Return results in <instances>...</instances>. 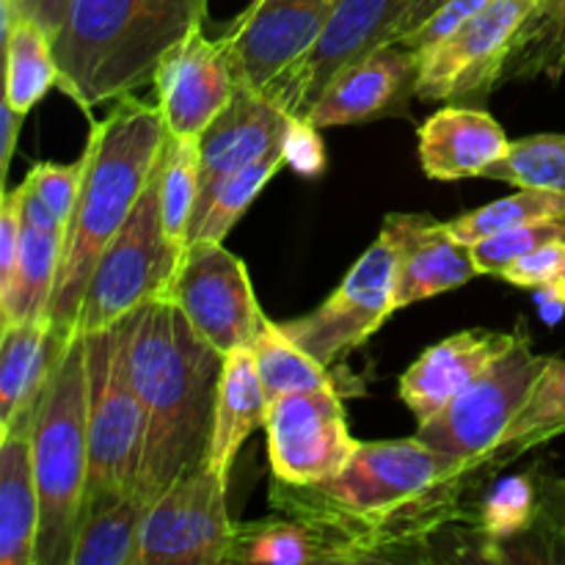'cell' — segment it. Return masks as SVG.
<instances>
[{
    "label": "cell",
    "mask_w": 565,
    "mask_h": 565,
    "mask_svg": "<svg viewBox=\"0 0 565 565\" xmlns=\"http://www.w3.org/2000/svg\"><path fill=\"white\" fill-rule=\"evenodd\" d=\"M268 397L259 381L257 362L252 348H237L224 356L218 397H215L213 439H210L207 463L230 480L235 458L248 436L257 428H265L268 419Z\"/></svg>",
    "instance_id": "cb8c5ba5"
},
{
    "label": "cell",
    "mask_w": 565,
    "mask_h": 565,
    "mask_svg": "<svg viewBox=\"0 0 565 565\" xmlns=\"http://www.w3.org/2000/svg\"><path fill=\"white\" fill-rule=\"evenodd\" d=\"M130 370L143 406L136 494L152 505L207 461L224 353L188 323L171 298H158L132 312Z\"/></svg>",
    "instance_id": "6da1fadb"
},
{
    "label": "cell",
    "mask_w": 565,
    "mask_h": 565,
    "mask_svg": "<svg viewBox=\"0 0 565 565\" xmlns=\"http://www.w3.org/2000/svg\"><path fill=\"white\" fill-rule=\"evenodd\" d=\"M519 334L489 329H469L430 345L403 373L397 395L414 414L417 425L428 423L447 408V403L467 390L483 370L516 345Z\"/></svg>",
    "instance_id": "ffe728a7"
},
{
    "label": "cell",
    "mask_w": 565,
    "mask_h": 565,
    "mask_svg": "<svg viewBox=\"0 0 565 565\" xmlns=\"http://www.w3.org/2000/svg\"><path fill=\"white\" fill-rule=\"evenodd\" d=\"M270 469L276 480L315 486L351 463L359 441L348 430L337 386L290 392L268 406L265 419Z\"/></svg>",
    "instance_id": "4fadbf2b"
},
{
    "label": "cell",
    "mask_w": 565,
    "mask_h": 565,
    "mask_svg": "<svg viewBox=\"0 0 565 565\" xmlns=\"http://www.w3.org/2000/svg\"><path fill=\"white\" fill-rule=\"evenodd\" d=\"M491 3H494V0H447L428 22H423L417 31L408 33L406 39H401V44L414 47L419 55H425L428 50H434L441 39L450 36L452 31H458L463 22L472 20L475 14H480V11Z\"/></svg>",
    "instance_id": "ab89813d"
},
{
    "label": "cell",
    "mask_w": 565,
    "mask_h": 565,
    "mask_svg": "<svg viewBox=\"0 0 565 565\" xmlns=\"http://www.w3.org/2000/svg\"><path fill=\"white\" fill-rule=\"evenodd\" d=\"M483 177L511 182L516 188L565 193V136L544 132L511 141L505 158L491 163Z\"/></svg>",
    "instance_id": "e575fe53"
},
{
    "label": "cell",
    "mask_w": 565,
    "mask_h": 565,
    "mask_svg": "<svg viewBox=\"0 0 565 565\" xmlns=\"http://www.w3.org/2000/svg\"><path fill=\"white\" fill-rule=\"evenodd\" d=\"M83 169H86V160L81 154L75 163H36L25 174L28 185L39 193V199L47 204L50 213L61 221L64 230L75 213L77 196H81Z\"/></svg>",
    "instance_id": "f35d334b"
},
{
    "label": "cell",
    "mask_w": 565,
    "mask_h": 565,
    "mask_svg": "<svg viewBox=\"0 0 565 565\" xmlns=\"http://www.w3.org/2000/svg\"><path fill=\"white\" fill-rule=\"evenodd\" d=\"M552 218H565V193L522 188L513 196L497 199V202L486 204V207H478L472 213H463L458 218L447 221V226H450V232L458 241L475 246L478 241L500 235V232L519 230V226Z\"/></svg>",
    "instance_id": "836d02e7"
},
{
    "label": "cell",
    "mask_w": 565,
    "mask_h": 565,
    "mask_svg": "<svg viewBox=\"0 0 565 565\" xmlns=\"http://www.w3.org/2000/svg\"><path fill=\"white\" fill-rule=\"evenodd\" d=\"M226 563L246 565H329V552L312 527L290 513L237 524Z\"/></svg>",
    "instance_id": "4316f807"
},
{
    "label": "cell",
    "mask_w": 565,
    "mask_h": 565,
    "mask_svg": "<svg viewBox=\"0 0 565 565\" xmlns=\"http://www.w3.org/2000/svg\"><path fill=\"white\" fill-rule=\"evenodd\" d=\"M561 434H565V359H550L527 406L513 419L500 447L491 452V461L502 467L511 458L522 456V452L533 450V447L544 445Z\"/></svg>",
    "instance_id": "1f68e13d"
},
{
    "label": "cell",
    "mask_w": 565,
    "mask_h": 565,
    "mask_svg": "<svg viewBox=\"0 0 565 565\" xmlns=\"http://www.w3.org/2000/svg\"><path fill=\"white\" fill-rule=\"evenodd\" d=\"M296 121V116L281 108L270 94L237 81L230 105L199 136L202 177H199L196 207L215 191L221 180L281 147L290 138Z\"/></svg>",
    "instance_id": "ac0fdd59"
},
{
    "label": "cell",
    "mask_w": 565,
    "mask_h": 565,
    "mask_svg": "<svg viewBox=\"0 0 565 565\" xmlns=\"http://www.w3.org/2000/svg\"><path fill=\"white\" fill-rule=\"evenodd\" d=\"M397 246L381 226L373 246L353 263L334 292L309 315L281 323V329L326 367L345 359L386 323L395 307Z\"/></svg>",
    "instance_id": "9c48e42d"
},
{
    "label": "cell",
    "mask_w": 565,
    "mask_h": 565,
    "mask_svg": "<svg viewBox=\"0 0 565 565\" xmlns=\"http://www.w3.org/2000/svg\"><path fill=\"white\" fill-rule=\"evenodd\" d=\"M132 312L86 334L88 381V489L86 508L136 494L143 458V406L130 370Z\"/></svg>",
    "instance_id": "5b68a950"
},
{
    "label": "cell",
    "mask_w": 565,
    "mask_h": 565,
    "mask_svg": "<svg viewBox=\"0 0 565 565\" xmlns=\"http://www.w3.org/2000/svg\"><path fill=\"white\" fill-rule=\"evenodd\" d=\"M166 127L158 103L121 97L103 121H94L83 149V185L64 232L50 326L61 342L77 329L83 298L97 259L127 224L163 158Z\"/></svg>",
    "instance_id": "7a4b0ae2"
},
{
    "label": "cell",
    "mask_w": 565,
    "mask_h": 565,
    "mask_svg": "<svg viewBox=\"0 0 565 565\" xmlns=\"http://www.w3.org/2000/svg\"><path fill=\"white\" fill-rule=\"evenodd\" d=\"M64 230L31 224L22 218V246L14 281L0 296V323H36L50 320L55 281L61 268Z\"/></svg>",
    "instance_id": "d4e9b609"
},
{
    "label": "cell",
    "mask_w": 565,
    "mask_h": 565,
    "mask_svg": "<svg viewBox=\"0 0 565 565\" xmlns=\"http://www.w3.org/2000/svg\"><path fill=\"white\" fill-rule=\"evenodd\" d=\"M423 55L401 42L384 44L353 61L329 83L307 121L323 127H351L386 116L406 114L417 97V81Z\"/></svg>",
    "instance_id": "e0dca14e"
},
{
    "label": "cell",
    "mask_w": 565,
    "mask_h": 565,
    "mask_svg": "<svg viewBox=\"0 0 565 565\" xmlns=\"http://www.w3.org/2000/svg\"><path fill=\"white\" fill-rule=\"evenodd\" d=\"M478 463L441 456L419 436L395 441H359L351 463L337 478L292 486L301 500L359 519H379Z\"/></svg>",
    "instance_id": "ba28073f"
},
{
    "label": "cell",
    "mask_w": 565,
    "mask_h": 565,
    "mask_svg": "<svg viewBox=\"0 0 565 565\" xmlns=\"http://www.w3.org/2000/svg\"><path fill=\"white\" fill-rule=\"evenodd\" d=\"M334 0H254L232 36L237 81L268 94L315 50Z\"/></svg>",
    "instance_id": "9a60e30c"
},
{
    "label": "cell",
    "mask_w": 565,
    "mask_h": 565,
    "mask_svg": "<svg viewBox=\"0 0 565 565\" xmlns=\"http://www.w3.org/2000/svg\"><path fill=\"white\" fill-rule=\"evenodd\" d=\"M22 119H25V116H20L9 103H3V125H0L3 127V138H0V149H3V158H0V174H3V180L9 177L11 154H14L17 149V136H20L22 130Z\"/></svg>",
    "instance_id": "ee69618b"
},
{
    "label": "cell",
    "mask_w": 565,
    "mask_h": 565,
    "mask_svg": "<svg viewBox=\"0 0 565 565\" xmlns=\"http://www.w3.org/2000/svg\"><path fill=\"white\" fill-rule=\"evenodd\" d=\"M166 298L224 356L252 348L268 320L254 296L246 263L215 241L191 243L182 252Z\"/></svg>",
    "instance_id": "8fae6325"
},
{
    "label": "cell",
    "mask_w": 565,
    "mask_h": 565,
    "mask_svg": "<svg viewBox=\"0 0 565 565\" xmlns=\"http://www.w3.org/2000/svg\"><path fill=\"white\" fill-rule=\"evenodd\" d=\"M252 351L268 403L279 401V397L290 395V392L337 386L329 367H326L323 362H318L309 351H303V348L281 329V323H274L270 318L265 320V329L259 331Z\"/></svg>",
    "instance_id": "f546056e"
},
{
    "label": "cell",
    "mask_w": 565,
    "mask_h": 565,
    "mask_svg": "<svg viewBox=\"0 0 565 565\" xmlns=\"http://www.w3.org/2000/svg\"><path fill=\"white\" fill-rule=\"evenodd\" d=\"M318 127L307 119H298L292 127L290 138H287V163L296 166L301 174H320L326 158H323V143L315 136Z\"/></svg>",
    "instance_id": "7bdbcfd3"
},
{
    "label": "cell",
    "mask_w": 565,
    "mask_h": 565,
    "mask_svg": "<svg viewBox=\"0 0 565 565\" xmlns=\"http://www.w3.org/2000/svg\"><path fill=\"white\" fill-rule=\"evenodd\" d=\"M508 285L535 290L544 303L565 307V241H552L500 274Z\"/></svg>",
    "instance_id": "74e56055"
},
{
    "label": "cell",
    "mask_w": 565,
    "mask_h": 565,
    "mask_svg": "<svg viewBox=\"0 0 565 565\" xmlns=\"http://www.w3.org/2000/svg\"><path fill=\"white\" fill-rule=\"evenodd\" d=\"M539 508V494L530 475L508 478L486 497L483 513H480V533H483V552L480 557L491 561V552L497 546L508 544L516 535L527 533L530 522Z\"/></svg>",
    "instance_id": "d590c367"
},
{
    "label": "cell",
    "mask_w": 565,
    "mask_h": 565,
    "mask_svg": "<svg viewBox=\"0 0 565 565\" xmlns=\"http://www.w3.org/2000/svg\"><path fill=\"white\" fill-rule=\"evenodd\" d=\"M147 508L138 494L86 508L70 565H138V535Z\"/></svg>",
    "instance_id": "484cf974"
},
{
    "label": "cell",
    "mask_w": 565,
    "mask_h": 565,
    "mask_svg": "<svg viewBox=\"0 0 565 565\" xmlns=\"http://www.w3.org/2000/svg\"><path fill=\"white\" fill-rule=\"evenodd\" d=\"M384 230L397 246V309L458 290L478 276L472 246L458 241L447 221L441 224L425 213H392L384 218Z\"/></svg>",
    "instance_id": "d6986e66"
},
{
    "label": "cell",
    "mask_w": 565,
    "mask_h": 565,
    "mask_svg": "<svg viewBox=\"0 0 565 565\" xmlns=\"http://www.w3.org/2000/svg\"><path fill=\"white\" fill-rule=\"evenodd\" d=\"M33 417L0 434V565H36L42 505L33 467Z\"/></svg>",
    "instance_id": "7402d4cb"
},
{
    "label": "cell",
    "mask_w": 565,
    "mask_h": 565,
    "mask_svg": "<svg viewBox=\"0 0 565 565\" xmlns=\"http://www.w3.org/2000/svg\"><path fill=\"white\" fill-rule=\"evenodd\" d=\"M88 342L83 331H75L55 359L33 417V467L42 505L36 565H70L88 489Z\"/></svg>",
    "instance_id": "277c9868"
},
{
    "label": "cell",
    "mask_w": 565,
    "mask_h": 565,
    "mask_svg": "<svg viewBox=\"0 0 565 565\" xmlns=\"http://www.w3.org/2000/svg\"><path fill=\"white\" fill-rule=\"evenodd\" d=\"M565 72V0H539L519 31L505 81H561ZM502 81V83H505Z\"/></svg>",
    "instance_id": "d6a6232c"
},
{
    "label": "cell",
    "mask_w": 565,
    "mask_h": 565,
    "mask_svg": "<svg viewBox=\"0 0 565 565\" xmlns=\"http://www.w3.org/2000/svg\"><path fill=\"white\" fill-rule=\"evenodd\" d=\"M226 483L207 461L171 483L143 516L138 565L226 563L237 524L226 508Z\"/></svg>",
    "instance_id": "30bf717a"
},
{
    "label": "cell",
    "mask_w": 565,
    "mask_h": 565,
    "mask_svg": "<svg viewBox=\"0 0 565 565\" xmlns=\"http://www.w3.org/2000/svg\"><path fill=\"white\" fill-rule=\"evenodd\" d=\"M235 88L232 36L207 39L204 28L188 33L154 75L158 105L171 136H202L230 105Z\"/></svg>",
    "instance_id": "2e32d148"
},
{
    "label": "cell",
    "mask_w": 565,
    "mask_h": 565,
    "mask_svg": "<svg viewBox=\"0 0 565 565\" xmlns=\"http://www.w3.org/2000/svg\"><path fill=\"white\" fill-rule=\"evenodd\" d=\"M412 3L414 0H334L329 25L312 53L268 94L296 119H307L320 94L345 66L395 42Z\"/></svg>",
    "instance_id": "5bb4252c"
},
{
    "label": "cell",
    "mask_w": 565,
    "mask_h": 565,
    "mask_svg": "<svg viewBox=\"0 0 565 565\" xmlns=\"http://www.w3.org/2000/svg\"><path fill=\"white\" fill-rule=\"evenodd\" d=\"M539 0H494L423 55L417 97L428 103L486 97L505 81L519 31Z\"/></svg>",
    "instance_id": "7c38bea8"
},
{
    "label": "cell",
    "mask_w": 565,
    "mask_h": 565,
    "mask_svg": "<svg viewBox=\"0 0 565 565\" xmlns=\"http://www.w3.org/2000/svg\"><path fill=\"white\" fill-rule=\"evenodd\" d=\"M546 364L550 356H539L527 337L519 334L516 345L458 392L445 412L417 425V436L452 461H489L527 406Z\"/></svg>",
    "instance_id": "52a82bcc"
},
{
    "label": "cell",
    "mask_w": 565,
    "mask_h": 565,
    "mask_svg": "<svg viewBox=\"0 0 565 565\" xmlns=\"http://www.w3.org/2000/svg\"><path fill=\"white\" fill-rule=\"evenodd\" d=\"M6 42V99L20 116L61 83L53 39L31 20H17L3 33Z\"/></svg>",
    "instance_id": "f1b7e54d"
},
{
    "label": "cell",
    "mask_w": 565,
    "mask_h": 565,
    "mask_svg": "<svg viewBox=\"0 0 565 565\" xmlns=\"http://www.w3.org/2000/svg\"><path fill=\"white\" fill-rule=\"evenodd\" d=\"M552 241H565V218L539 221V224H527L519 226V230H508L500 232V235L486 237V241L475 243L472 257L475 265H478V274L500 276L508 265L527 257L530 252Z\"/></svg>",
    "instance_id": "8d00e7d4"
},
{
    "label": "cell",
    "mask_w": 565,
    "mask_h": 565,
    "mask_svg": "<svg viewBox=\"0 0 565 565\" xmlns=\"http://www.w3.org/2000/svg\"><path fill=\"white\" fill-rule=\"evenodd\" d=\"M64 342L53 334L50 320L3 326L0 337V434L36 414Z\"/></svg>",
    "instance_id": "603a6c76"
},
{
    "label": "cell",
    "mask_w": 565,
    "mask_h": 565,
    "mask_svg": "<svg viewBox=\"0 0 565 565\" xmlns=\"http://www.w3.org/2000/svg\"><path fill=\"white\" fill-rule=\"evenodd\" d=\"M199 177H202V143L199 136H166L163 158L158 166L160 215L169 241L185 252L188 226L199 199Z\"/></svg>",
    "instance_id": "4dcf8cb0"
},
{
    "label": "cell",
    "mask_w": 565,
    "mask_h": 565,
    "mask_svg": "<svg viewBox=\"0 0 565 565\" xmlns=\"http://www.w3.org/2000/svg\"><path fill=\"white\" fill-rule=\"evenodd\" d=\"M180 257L182 252L166 235L158 180L152 177L127 224L97 259L75 331H103L143 303L169 296Z\"/></svg>",
    "instance_id": "8992f818"
},
{
    "label": "cell",
    "mask_w": 565,
    "mask_h": 565,
    "mask_svg": "<svg viewBox=\"0 0 565 565\" xmlns=\"http://www.w3.org/2000/svg\"><path fill=\"white\" fill-rule=\"evenodd\" d=\"M22 246V185L0 196V296L11 287Z\"/></svg>",
    "instance_id": "60d3db41"
},
{
    "label": "cell",
    "mask_w": 565,
    "mask_h": 565,
    "mask_svg": "<svg viewBox=\"0 0 565 565\" xmlns=\"http://www.w3.org/2000/svg\"><path fill=\"white\" fill-rule=\"evenodd\" d=\"M417 152L430 180L456 182L483 177L491 163L505 158L508 141L500 121L480 108L445 105L417 132Z\"/></svg>",
    "instance_id": "44dd1931"
},
{
    "label": "cell",
    "mask_w": 565,
    "mask_h": 565,
    "mask_svg": "<svg viewBox=\"0 0 565 565\" xmlns=\"http://www.w3.org/2000/svg\"><path fill=\"white\" fill-rule=\"evenodd\" d=\"M445 3L447 0H414L412 9H408V14H406V20H403L401 31H397L395 42H401V39L408 36V33L417 31V28L423 25V22H428L430 17H434Z\"/></svg>",
    "instance_id": "f6af8a7d"
},
{
    "label": "cell",
    "mask_w": 565,
    "mask_h": 565,
    "mask_svg": "<svg viewBox=\"0 0 565 565\" xmlns=\"http://www.w3.org/2000/svg\"><path fill=\"white\" fill-rule=\"evenodd\" d=\"M72 3L75 0H0V9H3V33L22 17V20L36 22L50 39H55L61 28H64L66 17H70Z\"/></svg>",
    "instance_id": "b9f144b4"
},
{
    "label": "cell",
    "mask_w": 565,
    "mask_h": 565,
    "mask_svg": "<svg viewBox=\"0 0 565 565\" xmlns=\"http://www.w3.org/2000/svg\"><path fill=\"white\" fill-rule=\"evenodd\" d=\"M207 0H75L53 39L61 83L83 114L154 83L166 55L204 25Z\"/></svg>",
    "instance_id": "3957f363"
},
{
    "label": "cell",
    "mask_w": 565,
    "mask_h": 565,
    "mask_svg": "<svg viewBox=\"0 0 565 565\" xmlns=\"http://www.w3.org/2000/svg\"><path fill=\"white\" fill-rule=\"evenodd\" d=\"M285 163L287 141L281 143V147H276L274 152L265 154V158H259L257 163L246 166V169L235 171V174H230L226 180H221L218 185H215V191L193 210L185 248L199 241L224 243L226 235L232 232V226L246 215V210L252 207L254 199L263 193V188L274 180L276 171Z\"/></svg>",
    "instance_id": "83f0119b"
}]
</instances>
